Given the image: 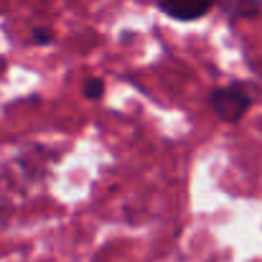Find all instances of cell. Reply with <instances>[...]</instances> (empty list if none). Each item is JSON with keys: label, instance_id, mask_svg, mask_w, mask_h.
Instances as JSON below:
<instances>
[{"label": "cell", "instance_id": "2", "mask_svg": "<svg viewBox=\"0 0 262 262\" xmlns=\"http://www.w3.org/2000/svg\"><path fill=\"white\" fill-rule=\"evenodd\" d=\"M214 5H216V0H158V8L168 18L183 20V23H191V20L204 18Z\"/></svg>", "mask_w": 262, "mask_h": 262}, {"label": "cell", "instance_id": "5", "mask_svg": "<svg viewBox=\"0 0 262 262\" xmlns=\"http://www.w3.org/2000/svg\"><path fill=\"white\" fill-rule=\"evenodd\" d=\"M51 41H54V36H51L49 28H36V31H33V43L46 46V43H51Z\"/></svg>", "mask_w": 262, "mask_h": 262}, {"label": "cell", "instance_id": "1", "mask_svg": "<svg viewBox=\"0 0 262 262\" xmlns=\"http://www.w3.org/2000/svg\"><path fill=\"white\" fill-rule=\"evenodd\" d=\"M209 104L214 110V115L224 122H239L250 107L255 104V92L242 84V82H232L227 87H216L211 89L209 94Z\"/></svg>", "mask_w": 262, "mask_h": 262}, {"label": "cell", "instance_id": "3", "mask_svg": "<svg viewBox=\"0 0 262 262\" xmlns=\"http://www.w3.org/2000/svg\"><path fill=\"white\" fill-rule=\"evenodd\" d=\"M216 3L229 18H255L260 13L257 0H216Z\"/></svg>", "mask_w": 262, "mask_h": 262}, {"label": "cell", "instance_id": "4", "mask_svg": "<svg viewBox=\"0 0 262 262\" xmlns=\"http://www.w3.org/2000/svg\"><path fill=\"white\" fill-rule=\"evenodd\" d=\"M102 94H104V82L102 79H89V82H84V97L87 99H102Z\"/></svg>", "mask_w": 262, "mask_h": 262}]
</instances>
